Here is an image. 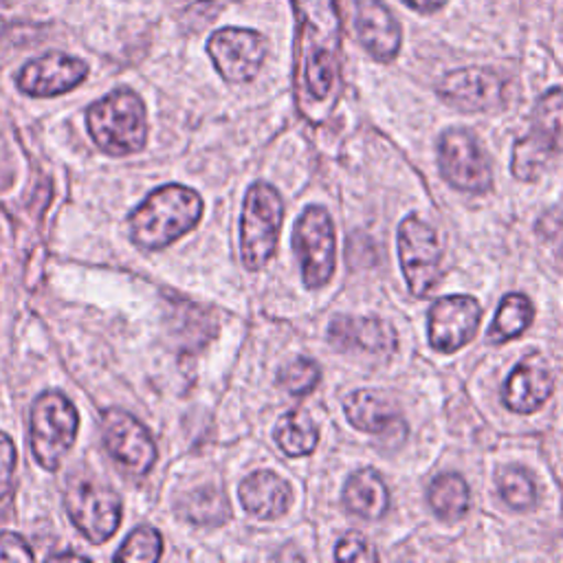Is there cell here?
Segmentation results:
<instances>
[{
	"mask_svg": "<svg viewBox=\"0 0 563 563\" xmlns=\"http://www.w3.org/2000/svg\"><path fill=\"white\" fill-rule=\"evenodd\" d=\"M297 18L295 92L301 114L319 123L336 101L341 20L334 0H290Z\"/></svg>",
	"mask_w": 563,
	"mask_h": 563,
	"instance_id": "obj_1",
	"label": "cell"
},
{
	"mask_svg": "<svg viewBox=\"0 0 563 563\" xmlns=\"http://www.w3.org/2000/svg\"><path fill=\"white\" fill-rule=\"evenodd\" d=\"M202 198L185 185H163L154 189L128 218L130 240L139 249L156 251L169 246L198 224Z\"/></svg>",
	"mask_w": 563,
	"mask_h": 563,
	"instance_id": "obj_2",
	"label": "cell"
},
{
	"mask_svg": "<svg viewBox=\"0 0 563 563\" xmlns=\"http://www.w3.org/2000/svg\"><path fill=\"white\" fill-rule=\"evenodd\" d=\"M86 128L103 154H134L143 150L147 141L145 106L130 88L112 90L88 108Z\"/></svg>",
	"mask_w": 563,
	"mask_h": 563,
	"instance_id": "obj_3",
	"label": "cell"
},
{
	"mask_svg": "<svg viewBox=\"0 0 563 563\" xmlns=\"http://www.w3.org/2000/svg\"><path fill=\"white\" fill-rule=\"evenodd\" d=\"M284 202L268 183H253L244 196L240 218V257L249 271L262 268L277 249Z\"/></svg>",
	"mask_w": 563,
	"mask_h": 563,
	"instance_id": "obj_4",
	"label": "cell"
},
{
	"mask_svg": "<svg viewBox=\"0 0 563 563\" xmlns=\"http://www.w3.org/2000/svg\"><path fill=\"white\" fill-rule=\"evenodd\" d=\"M79 429L75 405L62 391H44L31 407L29 440L40 466L57 471Z\"/></svg>",
	"mask_w": 563,
	"mask_h": 563,
	"instance_id": "obj_5",
	"label": "cell"
},
{
	"mask_svg": "<svg viewBox=\"0 0 563 563\" xmlns=\"http://www.w3.org/2000/svg\"><path fill=\"white\" fill-rule=\"evenodd\" d=\"M64 508L75 528L92 543L108 541L121 523V497L90 475L73 473L66 479Z\"/></svg>",
	"mask_w": 563,
	"mask_h": 563,
	"instance_id": "obj_6",
	"label": "cell"
},
{
	"mask_svg": "<svg viewBox=\"0 0 563 563\" xmlns=\"http://www.w3.org/2000/svg\"><path fill=\"white\" fill-rule=\"evenodd\" d=\"M559 150H563V90L552 88L539 97L530 132L512 150L510 169L519 180H534Z\"/></svg>",
	"mask_w": 563,
	"mask_h": 563,
	"instance_id": "obj_7",
	"label": "cell"
},
{
	"mask_svg": "<svg viewBox=\"0 0 563 563\" xmlns=\"http://www.w3.org/2000/svg\"><path fill=\"white\" fill-rule=\"evenodd\" d=\"M292 249L301 264V277L308 288H319L334 273L336 238L330 213L319 207H306L292 229Z\"/></svg>",
	"mask_w": 563,
	"mask_h": 563,
	"instance_id": "obj_8",
	"label": "cell"
},
{
	"mask_svg": "<svg viewBox=\"0 0 563 563\" xmlns=\"http://www.w3.org/2000/svg\"><path fill=\"white\" fill-rule=\"evenodd\" d=\"M440 174L449 185L471 194H484L493 185L490 163L468 130L451 128L438 143Z\"/></svg>",
	"mask_w": 563,
	"mask_h": 563,
	"instance_id": "obj_9",
	"label": "cell"
},
{
	"mask_svg": "<svg viewBox=\"0 0 563 563\" xmlns=\"http://www.w3.org/2000/svg\"><path fill=\"white\" fill-rule=\"evenodd\" d=\"M398 257L413 297H424L440 277V240L418 216H407L398 227Z\"/></svg>",
	"mask_w": 563,
	"mask_h": 563,
	"instance_id": "obj_10",
	"label": "cell"
},
{
	"mask_svg": "<svg viewBox=\"0 0 563 563\" xmlns=\"http://www.w3.org/2000/svg\"><path fill=\"white\" fill-rule=\"evenodd\" d=\"M207 53L229 84L251 81L266 57V40L253 29L224 26L211 33L207 42Z\"/></svg>",
	"mask_w": 563,
	"mask_h": 563,
	"instance_id": "obj_11",
	"label": "cell"
},
{
	"mask_svg": "<svg viewBox=\"0 0 563 563\" xmlns=\"http://www.w3.org/2000/svg\"><path fill=\"white\" fill-rule=\"evenodd\" d=\"M103 444L114 462L132 475H145L156 462V444L147 429L121 409H108L101 420Z\"/></svg>",
	"mask_w": 563,
	"mask_h": 563,
	"instance_id": "obj_12",
	"label": "cell"
},
{
	"mask_svg": "<svg viewBox=\"0 0 563 563\" xmlns=\"http://www.w3.org/2000/svg\"><path fill=\"white\" fill-rule=\"evenodd\" d=\"M438 95L462 112H486L504 103L506 81L490 68L468 66L444 75L438 84Z\"/></svg>",
	"mask_w": 563,
	"mask_h": 563,
	"instance_id": "obj_13",
	"label": "cell"
},
{
	"mask_svg": "<svg viewBox=\"0 0 563 563\" xmlns=\"http://www.w3.org/2000/svg\"><path fill=\"white\" fill-rule=\"evenodd\" d=\"M482 306L468 295H446L429 308V343L440 352L466 345L479 325Z\"/></svg>",
	"mask_w": 563,
	"mask_h": 563,
	"instance_id": "obj_14",
	"label": "cell"
},
{
	"mask_svg": "<svg viewBox=\"0 0 563 563\" xmlns=\"http://www.w3.org/2000/svg\"><path fill=\"white\" fill-rule=\"evenodd\" d=\"M86 75H88L86 62H81L79 57H70L66 53L53 51L26 62L20 68L15 84L22 92L31 97H55L79 86L86 79Z\"/></svg>",
	"mask_w": 563,
	"mask_h": 563,
	"instance_id": "obj_15",
	"label": "cell"
},
{
	"mask_svg": "<svg viewBox=\"0 0 563 563\" xmlns=\"http://www.w3.org/2000/svg\"><path fill=\"white\" fill-rule=\"evenodd\" d=\"M354 29L363 48L376 62H391L400 51L402 31L394 13L380 0H358Z\"/></svg>",
	"mask_w": 563,
	"mask_h": 563,
	"instance_id": "obj_16",
	"label": "cell"
},
{
	"mask_svg": "<svg viewBox=\"0 0 563 563\" xmlns=\"http://www.w3.org/2000/svg\"><path fill=\"white\" fill-rule=\"evenodd\" d=\"M552 394V376L541 354L523 356L504 385V405L517 413L537 411Z\"/></svg>",
	"mask_w": 563,
	"mask_h": 563,
	"instance_id": "obj_17",
	"label": "cell"
},
{
	"mask_svg": "<svg viewBox=\"0 0 563 563\" xmlns=\"http://www.w3.org/2000/svg\"><path fill=\"white\" fill-rule=\"evenodd\" d=\"M328 341L341 352L363 350L380 354L396 347L394 328L378 317H334L328 325Z\"/></svg>",
	"mask_w": 563,
	"mask_h": 563,
	"instance_id": "obj_18",
	"label": "cell"
},
{
	"mask_svg": "<svg viewBox=\"0 0 563 563\" xmlns=\"http://www.w3.org/2000/svg\"><path fill=\"white\" fill-rule=\"evenodd\" d=\"M242 508L257 519H277L290 506V484L273 471H255L240 482Z\"/></svg>",
	"mask_w": 563,
	"mask_h": 563,
	"instance_id": "obj_19",
	"label": "cell"
},
{
	"mask_svg": "<svg viewBox=\"0 0 563 563\" xmlns=\"http://www.w3.org/2000/svg\"><path fill=\"white\" fill-rule=\"evenodd\" d=\"M343 411L352 427L367 433H387L402 427V418L391 400L376 389H356L343 400Z\"/></svg>",
	"mask_w": 563,
	"mask_h": 563,
	"instance_id": "obj_20",
	"label": "cell"
},
{
	"mask_svg": "<svg viewBox=\"0 0 563 563\" xmlns=\"http://www.w3.org/2000/svg\"><path fill=\"white\" fill-rule=\"evenodd\" d=\"M343 504L350 512L363 519L383 517L389 506V493L383 477L374 468L352 473L343 488Z\"/></svg>",
	"mask_w": 563,
	"mask_h": 563,
	"instance_id": "obj_21",
	"label": "cell"
},
{
	"mask_svg": "<svg viewBox=\"0 0 563 563\" xmlns=\"http://www.w3.org/2000/svg\"><path fill=\"white\" fill-rule=\"evenodd\" d=\"M273 435H275V442L279 444V449L290 457H301V455L312 453L317 446V440H319L317 424L303 409L286 411L277 420Z\"/></svg>",
	"mask_w": 563,
	"mask_h": 563,
	"instance_id": "obj_22",
	"label": "cell"
},
{
	"mask_svg": "<svg viewBox=\"0 0 563 563\" xmlns=\"http://www.w3.org/2000/svg\"><path fill=\"white\" fill-rule=\"evenodd\" d=\"M468 486L455 473H442L429 486V504L444 521L462 519L468 510Z\"/></svg>",
	"mask_w": 563,
	"mask_h": 563,
	"instance_id": "obj_23",
	"label": "cell"
},
{
	"mask_svg": "<svg viewBox=\"0 0 563 563\" xmlns=\"http://www.w3.org/2000/svg\"><path fill=\"white\" fill-rule=\"evenodd\" d=\"M532 303L521 292H510L501 299L497 314L488 328V341L504 343L519 336L532 321Z\"/></svg>",
	"mask_w": 563,
	"mask_h": 563,
	"instance_id": "obj_24",
	"label": "cell"
},
{
	"mask_svg": "<svg viewBox=\"0 0 563 563\" xmlns=\"http://www.w3.org/2000/svg\"><path fill=\"white\" fill-rule=\"evenodd\" d=\"M180 515L198 526H218L229 517V504L220 488L202 486L180 499Z\"/></svg>",
	"mask_w": 563,
	"mask_h": 563,
	"instance_id": "obj_25",
	"label": "cell"
},
{
	"mask_svg": "<svg viewBox=\"0 0 563 563\" xmlns=\"http://www.w3.org/2000/svg\"><path fill=\"white\" fill-rule=\"evenodd\" d=\"M497 486L499 493L504 497V501L515 508V510H528L534 506L537 501V488L532 477L519 468V466H508L499 473L497 477Z\"/></svg>",
	"mask_w": 563,
	"mask_h": 563,
	"instance_id": "obj_26",
	"label": "cell"
},
{
	"mask_svg": "<svg viewBox=\"0 0 563 563\" xmlns=\"http://www.w3.org/2000/svg\"><path fill=\"white\" fill-rule=\"evenodd\" d=\"M163 541L158 530L152 526H139L134 532L128 534L123 545L114 552V561H143L154 563L161 559Z\"/></svg>",
	"mask_w": 563,
	"mask_h": 563,
	"instance_id": "obj_27",
	"label": "cell"
},
{
	"mask_svg": "<svg viewBox=\"0 0 563 563\" xmlns=\"http://www.w3.org/2000/svg\"><path fill=\"white\" fill-rule=\"evenodd\" d=\"M321 372L319 365L312 358L306 356H297L290 363H286L279 374H277V383L290 391L292 396H306L314 389V385L319 383Z\"/></svg>",
	"mask_w": 563,
	"mask_h": 563,
	"instance_id": "obj_28",
	"label": "cell"
},
{
	"mask_svg": "<svg viewBox=\"0 0 563 563\" xmlns=\"http://www.w3.org/2000/svg\"><path fill=\"white\" fill-rule=\"evenodd\" d=\"M336 561H376L378 554L369 541L358 532H347L339 539L334 550Z\"/></svg>",
	"mask_w": 563,
	"mask_h": 563,
	"instance_id": "obj_29",
	"label": "cell"
},
{
	"mask_svg": "<svg viewBox=\"0 0 563 563\" xmlns=\"http://www.w3.org/2000/svg\"><path fill=\"white\" fill-rule=\"evenodd\" d=\"M13 471H15V444L4 431H0V499H4L11 490Z\"/></svg>",
	"mask_w": 563,
	"mask_h": 563,
	"instance_id": "obj_30",
	"label": "cell"
},
{
	"mask_svg": "<svg viewBox=\"0 0 563 563\" xmlns=\"http://www.w3.org/2000/svg\"><path fill=\"white\" fill-rule=\"evenodd\" d=\"M0 561H33V552L29 543L15 532L0 534Z\"/></svg>",
	"mask_w": 563,
	"mask_h": 563,
	"instance_id": "obj_31",
	"label": "cell"
},
{
	"mask_svg": "<svg viewBox=\"0 0 563 563\" xmlns=\"http://www.w3.org/2000/svg\"><path fill=\"white\" fill-rule=\"evenodd\" d=\"M539 233H545V238L556 246L561 260H563V216H548L539 224Z\"/></svg>",
	"mask_w": 563,
	"mask_h": 563,
	"instance_id": "obj_32",
	"label": "cell"
},
{
	"mask_svg": "<svg viewBox=\"0 0 563 563\" xmlns=\"http://www.w3.org/2000/svg\"><path fill=\"white\" fill-rule=\"evenodd\" d=\"M405 4H409L413 11H420V13H431V11H438L446 4V0H402Z\"/></svg>",
	"mask_w": 563,
	"mask_h": 563,
	"instance_id": "obj_33",
	"label": "cell"
},
{
	"mask_svg": "<svg viewBox=\"0 0 563 563\" xmlns=\"http://www.w3.org/2000/svg\"><path fill=\"white\" fill-rule=\"evenodd\" d=\"M51 559H86V556H79V554H53Z\"/></svg>",
	"mask_w": 563,
	"mask_h": 563,
	"instance_id": "obj_34",
	"label": "cell"
}]
</instances>
